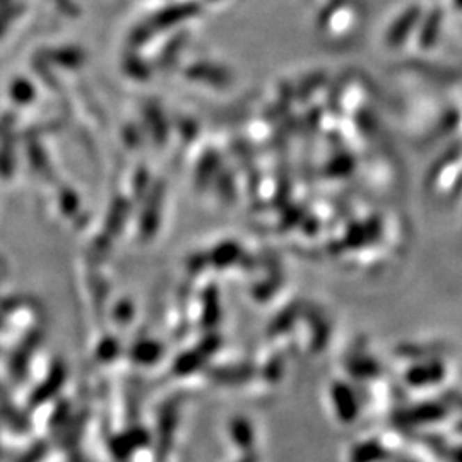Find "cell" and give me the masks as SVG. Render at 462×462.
<instances>
[{"mask_svg": "<svg viewBox=\"0 0 462 462\" xmlns=\"http://www.w3.org/2000/svg\"><path fill=\"white\" fill-rule=\"evenodd\" d=\"M454 3H456V6L459 7V9H462V0H454Z\"/></svg>", "mask_w": 462, "mask_h": 462, "instance_id": "1", "label": "cell"}]
</instances>
